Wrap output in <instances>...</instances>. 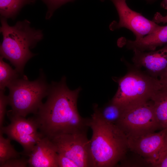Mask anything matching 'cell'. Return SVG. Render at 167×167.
<instances>
[{"instance_id": "7", "label": "cell", "mask_w": 167, "mask_h": 167, "mask_svg": "<svg viewBox=\"0 0 167 167\" xmlns=\"http://www.w3.org/2000/svg\"><path fill=\"white\" fill-rule=\"evenodd\" d=\"M7 115L10 123L1 128L0 132L6 135L11 140L20 144L23 148L22 154L28 156L35 145L43 137L38 131L36 122L34 118L27 119L13 114L10 111L7 112Z\"/></svg>"}, {"instance_id": "18", "label": "cell", "mask_w": 167, "mask_h": 167, "mask_svg": "<svg viewBox=\"0 0 167 167\" xmlns=\"http://www.w3.org/2000/svg\"><path fill=\"white\" fill-rule=\"evenodd\" d=\"M0 132V166L7 160L19 158L21 153L16 151L11 143V139L5 138Z\"/></svg>"}, {"instance_id": "16", "label": "cell", "mask_w": 167, "mask_h": 167, "mask_svg": "<svg viewBox=\"0 0 167 167\" xmlns=\"http://www.w3.org/2000/svg\"><path fill=\"white\" fill-rule=\"evenodd\" d=\"M36 0H0V13L6 19H14L21 9Z\"/></svg>"}, {"instance_id": "12", "label": "cell", "mask_w": 167, "mask_h": 167, "mask_svg": "<svg viewBox=\"0 0 167 167\" xmlns=\"http://www.w3.org/2000/svg\"><path fill=\"white\" fill-rule=\"evenodd\" d=\"M28 165L31 167H58V153L52 141L43 137L29 155Z\"/></svg>"}, {"instance_id": "14", "label": "cell", "mask_w": 167, "mask_h": 167, "mask_svg": "<svg viewBox=\"0 0 167 167\" xmlns=\"http://www.w3.org/2000/svg\"><path fill=\"white\" fill-rule=\"evenodd\" d=\"M155 115L161 129L167 128V87L162 85L152 96Z\"/></svg>"}, {"instance_id": "24", "label": "cell", "mask_w": 167, "mask_h": 167, "mask_svg": "<svg viewBox=\"0 0 167 167\" xmlns=\"http://www.w3.org/2000/svg\"><path fill=\"white\" fill-rule=\"evenodd\" d=\"M152 20L157 24L167 23V14L163 16L160 13L157 12L154 15Z\"/></svg>"}, {"instance_id": "10", "label": "cell", "mask_w": 167, "mask_h": 167, "mask_svg": "<svg viewBox=\"0 0 167 167\" xmlns=\"http://www.w3.org/2000/svg\"><path fill=\"white\" fill-rule=\"evenodd\" d=\"M117 11L119 21L114 29L126 28L132 31L135 40L140 39L157 30L161 26L150 20L141 14L134 11L127 6L126 0H110Z\"/></svg>"}, {"instance_id": "26", "label": "cell", "mask_w": 167, "mask_h": 167, "mask_svg": "<svg viewBox=\"0 0 167 167\" xmlns=\"http://www.w3.org/2000/svg\"><path fill=\"white\" fill-rule=\"evenodd\" d=\"M161 6L163 9L167 10V0H163L161 3Z\"/></svg>"}, {"instance_id": "4", "label": "cell", "mask_w": 167, "mask_h": 167, "mask_svg": "<svg viewBox=\"0 0 167 167\" xmlns=\"http://www.w3.org/2000/svg\"><path fill=\"white\" fill-rule=\"evenodd\" d=\"M134 66L127 73L113 79L118 84L111 101L125 108L146 102L162 87L160 79L141 71Z\"/></svg>"}, {"instance_id": "3", "label": "cell", "mask_w": 167, "mask_h": 167, "mask_svg": "<svg viewBox=\"0 0 167 167\" xmlns=\"http://www.w3.org/2000/svg\"><path fill=\"white\" fill-rule=\"evenodd\" d=\"M7 19L1 16L0 31L3 36L0 45L1 56L9 60L20 74L27 62L36 55L30 48L34 47L43 38L42 31L31 28L25 19L9 25Z\"/></svg>"}, {"instance_id": "20", "label": "cell", "mask_w": 167, "mask_h": 167, "mask_svg": "<svg viewBox=\"0 0 167 167\" xmlns=\"http://www.w3.org/2000/svg\"><path fill=\"white\" fill-rule=\"evenodd\" d=\"M5 90L0 91V128L3 126L5 116L6 112V107L8 104V96L4 94Z\"/></svg>"}, {"instance_id": "25", "label": "cell", "mask_w": 167, "mask_h": 167, "mask_svg": "<svg viewBox=\"0 0 167 167\" xmlns=\"http://www.w3.org/2000/svg\"><path fill=\"white\" fill-rule=\"evenodd\" d=\"M159 79L163 86L167 87V72Z\"/></svg>"}, {"instance_id": "5", "label": "cell", "mask_w": 167, "mask_h": 167, "mask_svg": "<svg viewBox=\"0 0 167 167\" xmlns=\"http://www.w3.org/2000/svg\"><path fill=\"white\" fill-rule=\"evenodd\" d=\"M10 111L16 115L25 117L30 113L35 114L43 104L42 99L47 96L48 86L44 76L32 81L26 76L18 78L7 87Z\"/></svg>"}, {"instance_id": "19", "label": "cell", "mask_w": 167, "mask_h": 167, "mask_svg": "<svg viewBox=\"0 0 167 167\" xmlns=\"http://www.w3.org/2000/svg\"><path fill=\"white\" fill-rule=\"evenodd\" d=\"M45 3L48 7L46 18L49 19L52 16L54 11L62 5L69 2L74 0H41ZM103 1L104 0H101Z\"/></svg>"}, {"instance_id": "6", "label": "cell", "mask_w": 167, "mask_h": 167, "mask_svg": "<svg viewBox=\"0 0 167 167\" xmlns=\"http://www.w3.org/2000/svg\"><path fill=\"white\" fill-rule=\"evenodd\" d=\"M123 109L121 118L117 125L127 137H138L161 129L151 100Z\"/></svg>"}, {"instance_id": "21", "label": "cell", "mask_w": 167, "mask_h": 167, "mask_svg": "<svg viewBox=\"0 0 167 167\" xmlns=\"http://www.w3.org/2000/svg\"><path fill=\"white\" fill-rule=\"evenodd\" d=\"M28 159L24 158L9 159L0 166V167H26L28 165Z\"/></svg>"}, {"instance_id": "22", "label": "cell", "mask_w": 167, "mask_h": 167, "mask_svg": "<svg viewBox=\"0 0 167 167\" xmlns=\"http://www.w3.org/2000/svg\"><path fill=\"white\" fill-rule=\"evenodd\" d=\"M58 167H78L72 160L58 153Z\"/></svg>"}, {"instance_id": "9", "label": "cell", "mask_w": 167, "mask_h": 167, "mask_svg": "<svg viewBox=\"0 0 167 167\" xmlns=\"http://www.w3.org/2000/svg\"><path fill=\"white\" fill-rule=\"evenodd\" d=\"M129 149L151 165L167 148V128L136 137H128Z\"/></svg>"}, {"instance_id": "13", "label": "cell", "mask_w": 167, "mask_h": 167, "mask_svg": "<svg viewBox=\"0 0 167 167\" xmlns=\"http://www.w3.org/2000/svg\"><path fill=\"white\" fill-rule=\"evenodd\" d=\"M167 44V25L161 26L157 30L139 40L124 41V45L133 50L154 51L160 46Z\"/></svg>"}, {"instance_id": "11", "label": "cell", "mask_w": 167, "mask_h": 167, "mask_svg": "<svg viewBox=\"0 0 167 167\" xmlns=\"http://www.w3.org/2000/svg\"><path fill=\"white\" fill-rule=\"evenodd\" d=\"M132 61L137 68L143 67L147 73L160 79L167 72V44L156 50L145 52L133 50Z\"/></svg>"}, {"instance_id": "17", "label": "cell", "mask_w": 167, "mask_h": 167, "mask_svg": "<svg viewBox=\"0 0 167 167\" xmlns=\"http://www.w3.org/2000/svg\"><path fill=\"white\" fill-rule=\"evenodd\" d=\"M3 58H0V89L5 90L6 87L18 78L19 72L14 70L3 60Z\"/></svg>"}, {"instance_id": "1", "label": "cell", "mask_w": 167, "mask_h": 167, "mask_svg": "<svg viewBox=\"0 0 167 167\" xmlns=\"http://www.w3.org/2000/svg\"><path fill=\"white\" fill-rule=\"evenodd\" d=\"M80 90H70L65 77L49 86L47 100L34 118L43 137L51 139L62 134L87 131L88 119L81 117L77 109Z\"/></svg>"}, {"instance_id": "2", "label": "cell", "mask_w": 167, "mask_h": 167, "mask_svg": "<svg viewBox=\"0 0 167 167\" xmlns=\"http://www.w3.org/2000/svg\"><path fill=\"white\" fill-rule=\"evenodd\" d=\"M94 110L88 122L92 131L89 146L91 167H114L126 156L127 136L118 126L105 121Z\"/></svg>"}, {"instance_id": "8", "label": "cell", "mask_w": 167, "mask_h": 167, "mask_svg": "<svg viewBox=\"0 0 167 167\" xmlns=\"http://www.w3.org/2000/svg\"><path fill=\"white\" fill-rule=\"evenodd\" d=\"M50 140L58 153L70 158L78 167H91L90 140L87 138L86 131L62 134Z\"/></svg>"}, {"instance_id": "15", "label": "cell", "mask_w": 167, "mask_h": 167, "mask_svg": "<svg viewBox=\"0 0 167 167\" xmlns=\"http://www.w3.org/2000/svg\"><path fill=\"white\" fill-rule=\"evenodd\" d=\"M123 109L122 107L111 101L101 108H98L96 105L94 106V110L102 119L116 125L121 118Z\"/></svg>"}, {"instance_id": "23", "label": "cell", "mask_w": 167, "mask_h": 167, "mask_svg": "<svg viewBox=\"0 0 167 167\" xmlns=\"http://www.w3.org/2000/svg\"><path fill=\"white\" fill-rule=\"evenodd\" d=\"M152 166L167 167V148L163 152L157 161Z\"/></svg>"}]
</instances>
